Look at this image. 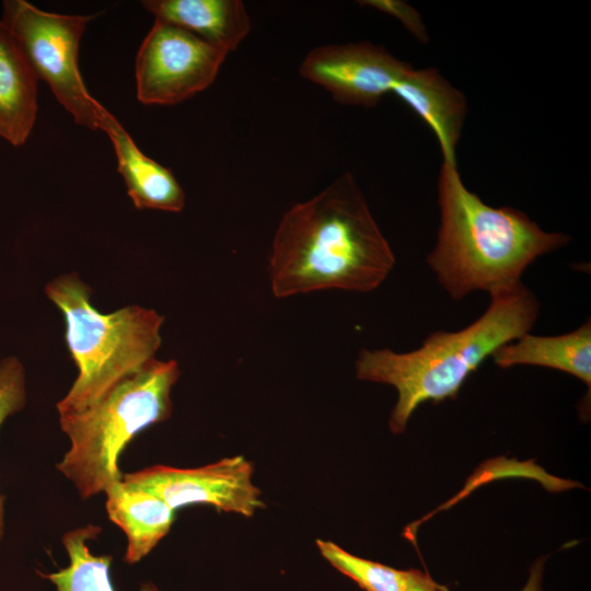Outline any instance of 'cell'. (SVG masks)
I'll use <instances>...</instances> for the list:
<instances>
[{
	"label": "cell",
	"instance_id": "cell-10",
	"mask_svg": "<svg viewBox=\"0 0 591 591\" xmlns=\"http://www.w3.org/2000/svg\"><path fill=\"white\" fill-rule=\"evenodd\" d=\"M392 93L404 101L434 132L443 162L456 164V146L464 126L467 102L434 68L412 66L395 83Z\"/></svg>",
	"mask_w": 591,
	"mask_h": 591
},
{
	"label": "cell",
	"instance_id": "cell-19",
	"mask_svg": "<svg viewBox=\"0 0 591 591\" xmlns=\"http://www.w3.org/2000/svg\"><path fill=\"white\" fill-rule=\"evenodd\" d=\"M358 3L396 18L416 39L420 43L428 42L427 28L420 13L406 2L399 0H363Z\"/></svg>",
	"mask_w": 591,
	"mask_h": 591
},
{
	"label": "cell",
	"instance_id": "cell-7",
	"mask_svg": "<svg viewBox=\"0 0 591 591\" xmlns=\"http://www.w3.org/2000/svg\"><path fill=\"white\" fill-rule=\"evenodd\" d=\"M228 53L161 20L143 38L135 63L137 97L146 105H174L206 90Z\"/></svg>",
	"mask_w": 591,
	"mask_h": 591
},
{
	"label": "cell",
	"instance_id": "cell-8",
	"mask_svg": "<svg viewBox=\"0 0 591 591\" xmlns=\"http://www.w3.org/2000/svg\"><path fill=\"white\" fill-rule=\"evenodd\" d=\"M253 474V464L236 455L195 468L154 465L123 474L121 480L155 495L173 510L205 503L221 511L252 517L265 507Z\"/></svg>",
	"mask_w": 591,
	"mask_h": 591
},
{
	"label": "cell",
	"instance_id": "cell-12",
	"mask_svg": "<svg viewBox=\"0 0 591 591\" xmlns=\"http://www.w3.org/2000/svg\"><path fill=\"white\" fill-rule=\"evenodd\" d=\"M154 20L183 28L225 53L235 50L251 31L240 0H144Z\"/></svg>",
	"mask_w": 591,
	"mask_h": 591
},
{
	"label": "cell",
	"instance_id": "cell-2",
	"mask_svg": "<svg viewBox=\"0 0 591 591\" xmlns=\"http://www.w3.org/2000/svg\"><path fill=\"white\" fill-rule=\"evenodd\" d=\"M438 202L440 227L426 262L454 300L521 281L537 257L571 240L566 233L542 230L515 208L485 204L466 188L456 164H441Z\"/></svg>",
	"mask_w": 591,
	"mask_h": 591
},
{
	"label": "cell",
	"instance_id": "cell-4",
	"mask_svg": "<svg viewBox=\"0 0 591 591\" xmlns=\"http://www.w3.org/2000/svg\"><path fill=\"white\" fill-rule=\"evenodd\" d=\"M45 292L63 315L65 340L78 368L74 382L56 405L59 415L88 408L155 359L164 322L155 310L134 304L103 313L77 274L54 278Z\"/></svg>",
	"mask_w": 591,
	"mask_h": 591
},
{
	"label": "cell",
	"instance_id": "cell-17",
	"mask_svg": "<svg viewBox=\"0 0 591 591\" xmlns=\"http://www.w3.org/2000/svg\"><path fill=\"white\" fill-rule=\"evenodd\" d=\"M322 556L366 591H406L412 571L396 569L348 553L337 544L317 540Z\"/></svg>",
	"mask_w": 591,
	"mask_h": 591
},
{
	"label": "cell",
	"instance_id": "cell-14",
	"mask_svg": "<svg viewBox=\"0 0 591 591\" xmlns=\"http://www.w3.org/2000/svg\"><path fill=\"white\" fill-rule=\"evenodd\" d=\"M108 519L119 526L126 537L124 560L135 564L146 557L169 533L175 515L155 495L119 480L106 490Z\"/></svg>",
	"mask_w": 591,
	"mask_h": 591
},
{
	"label": "cell",
	"instance_id": "cell-3",
	"mask_svg": "<svg viewBox=\"0 0 591 591\" xmlns=\"http://www.w3.org/2000/svg\"><path fill=\"white\" fill-rule=\"evenodd\" d=\"M486 311L456 332L437 331L408 352L362 348L355 363L359 380L389 384L398 397L390 418L402 433L417 407L455 398L462 384L499 347L530 333L540 303L522 281L489 292Z\"/></svg>",
	"mask_w": 591,
	"mask_h": 591
},
{
	"label": "cell",
	"instance_id": "cell-20",
	"mask_svg": "<svg viewBox=\"0 0 591 591\" xmlns=\"http://www.w3.org/2000/svg\"><path fill=\"white\" fill-rule=\"evenodd\" d=\"M406 591H448L444 587L436 583L430 576L413 569Z\"/></svg>",
	"mask_w": 591,
	"mask_h": 591
},
{
	"label": "cell",
	"instance_id": "cell-18",
	"mask_svg": "<svg viewBox=\"0 0 591 591\" xmlns=\"http://www.w3.org/2000/svg\"><path fill=\"white\" fill-rule=\"evenodd\" d=\"M26 401L25 374L16 357L0 361V426L14 413L21 410ZM4 499L0 496V540L3 534Z\"/></svg>",
	"mask_w": 591,
	"mask_h": 591
},
{
	"label": "cell",
	"instance_id": "cell-6",
	"mask_svg": "<svg viewBox=\"0 0 591 591\" xmlns=\"http://www.w3.org/2000/svg\"><path fill=\"white\" fill-rule=\"evenodd\" d=\"M1 22L19 42L38 80L76 124L102 128L108 111L86 89L79 69V47L89 22L97 14H59L25 0L3 1Z\"/></svg>",
	"mask_w": 591,
	"mask_h": 591
},
{
	"label": "cell",
	"instance_id": "cell-13",
	"mask_svg": "<svg viewBox=\"0 0 591 591\" xmlns=\"http://www.w3.org/2000/svg\"><path fill=\"white\" fill-rule=\"evenodd\" d=\"M38 79L13 34L0 21V137L23 146L33 130Z\"/></svg>",
	"mask_w": 591,
	"mask_h": 591
},
{
	"label": "cell",
	"instance_id": "cell-5",
	"mask_svg": "<svg viewBox=\"0 0 591 591\" xmlns=\"http://www.w3.org/2000/svg\"><path fill=\"white\" fill-rule=\"evenodd\" d=\"M181 375L175 360L153 359L129 374L88 408L59 415L70 448L57 470L82 499L121 480L124 449L142 430L170 418L171 392Z\"/></svg>",
	"mask_w": 591,
	"mask_h": 591
},
{
	"label": "cell",
	"instance_id": "cell-9",
	"mask_svg": "<svg viewBox=\"0 0 591 591\" xmlns=\"http://www.w3.org/2000/svg\"><path fill=\"white\" fill-rule=\"evenodd\" d=\"M409 63L369 42L313 48L300 65V74L324 88L339 103L372 107L392 93Z\"/></svg>",
	"mask_w": 591,
	"mask_h": 591
},
{
	"label": "cell",
	"instance_id": "cell-1",
	"mask_svg": "<svg viewBox=\"0 0 591 591\" xmlns=\"http://www.w3.org/2000/svg\"><path fill=\"white\" fill-rule=\"evenodd\" d=\"M395 262L357 181L346 172L282 216L268 276L278 299L322 290L367 293L385 281Z\"/></svg>",
	"mask_w": 591,
	"mask_h": 591
},
{
	"label": "cell",
	"instance_id": "cell-16",
	"mask_svg": "<svg viewBox=\"0 0 591 591\" xmlns=\"http://www.w3.org/2000/svg\"><path fill=\"white\" fill-rule=\"evenodd\" d=\"M100 533L101 528L94 524L65 533L62 544L69 565L56 572L40 573L55 584L56 591H115L111 580L112 556H96L88 544ZM140 591L160 590L153 584H143Z\"/></svg>",
	"mask_w": 591,
	"mask_h": 591
},
{
	"label": "cell",
	"instance_id": "cell-21",
	"mask_svg": "<svg viewBox=\"0 0 591 591\" xmlns=\"http://www.w3.org/2000/svg\"><path fill=\"white\" fill-rule=\"evenodd\" d=\"M543 559H538L530 570V577L525 587L521 591H542Z\"/></svg>",
	"mask_w": 591,
	"mask_h": 591
},
{
	"label": "cell",
	"instance_id": "cell-15",
	"mask_svg": "<svg viewBox=\"0 0 591 591\" xmlns=\"http://www.w3.org/2000/svg\"><path fill=\"white\" fill-rule=\"evenodd\" d=\"M501 369L514 366H538L569 373L591 386V322L557 336L526 333L499 347L491 355Z\"/></svg>",
	"mask_w": 591,
	"mask_h": 591
},
{
	"label": "cell",
	"instance_id": "cell-11",
	"mask_svg": "<svg viewBox=\"0 0 591 591\" xmlns=\"http://www.w3.org/2000/svg\"><path fill=\"white\" fill-rule=\"evenodd\" d=\"M101 130L113 143L117 170L137 209L183 210L185 193L172 171L147 157L112 113L105 117Z\"/></svg>",
	"mask_w": 591,
	"mask_h": 591
}]
</instances>
